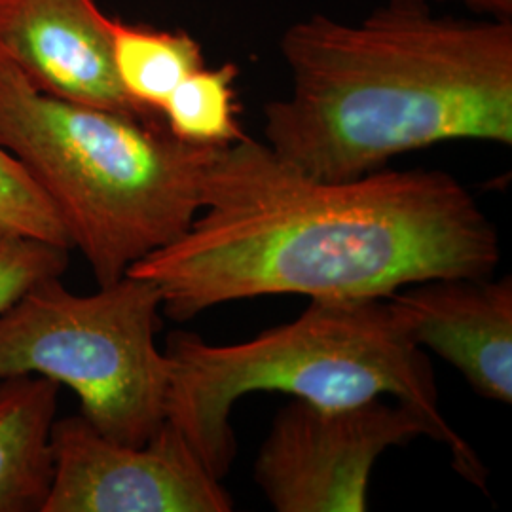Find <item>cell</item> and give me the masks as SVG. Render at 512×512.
<instances>
[{"label":"cell","instance_id":"1","mask_svg":"<svg viewBox=\"0 0 512 512\" xmlns=\"http://www.w3.org/2000/svg\"><path fill=\"white\" fill-rule=\"evenodd\" d=\"M499 238L473 194L440 169L313 179L243 137L220 147L183 236L135 262L175 321L236 300L387 298L433 279L488 277Z\"/></svg>","mask_w":512,"mask_h":512},{"label":"cell","instance_id":"2","mask_svg":"<svg viewBox=\"0 0 512 512\" xmlns=\"http://www.w3.org/2000/svg\"><path fill=\"white\" fill-rule=\"evenodd\" d=\"M279 52L291 92L264 107V145L313 179H357L448 141L512 143V19L385 0L359 21L298 19Z\"/></svg>","mask_w":512,"mask_h":512},{"label":"cell","instance_id":"3","mask_svg":"<svg viewBox=\"0 0 512 512\" xmlns=\"http://www.w3.org/2000/svg\"><path fill=\"white\" fill-rule=\"evenodd\" d=\"M165 421L181 431L203 465L222 478L236 458L232 408L255 391L340 408L384 399L412 406L429 421L459 475L484 488L486 471L439 408L431 361L404 330L385 298L311 300L287 325L230 346L192 332L167 338Z\"/></svg>","mask_w":512,"mask_h":512},{"label":"cell","instance_id":"4","mask_svg":"<svg viewBox=\"0 0 512 512\" xmlns=\"http://www.w3.org/2000/svg\"><path fill=\"white\" fill-rule=\"evenodd\" d=\"M0 147L54 205L99 287L190 228L220 148L184 143L164 120L40 92L2 50Z\"/></svg>","mask_w":512,"mask_h":512},{"label":"cell","instance_id":"5","mask_svg":"<svg viewBox=\"0 0 512 512\" xmlns=\"http://www.w3.org/2000/svg\"><path fill=\"white\" fill-rule=\"evenodd\" d=\"M160 310V291L135 275L93 294L48 277L0 313V380L37 374L67 385L101 435L141 446L165 421Z\"/></svg>","mask_w":512,"mask_h":512},{"label":"cell","instance_id":"6","mask_svg":"<svg viewBox=\"0 0 512 512\" xmlns=\"http://www.w3.org/2000/svg\"><path fill=\"white\" fill-rule=\"evenodd\" d=\"M418 437L439 433L408 404L321 408L294 399L260 448L256 482L277 512H365L374 463Z\"/></svg>","mask_w":512,"mask_h":512},{"label":"cell","instance_id":"7","mask_svg":"<svg viewBox=\"0 0 512 512\" xmlns=\"http://www.w3.org/2000/svg\"><path fill=\"white\" fill-rule=\"evenodd\" d=\"M54 482L42 512H230L234 501L181 431L141 444L101 435L82 414L54 421Z\"/></svg>","mask_w":512,"mask_h":512},{"label":"cell","instance_id":"8","mask_svg":"<svg viewBox=\"0 0 512 512\" xmlns=\"http://www.w3.org/2000/svg\"><path fill=\"white\" fill-rule=\"evenodd\" d=\"M0 50L40 92L164 120L124 92L112 61V18L95 0H0Z\"/></svg>","mask_w":512,"mask_h":512},{"label":"cell","instance_id":"9","mask_svg":"<svg viewBox=\"0 0 512 512\" xmlns=\"http://www.w3.org/2000/svg\"><path fill=\"white\" fill-rule=\"evenodd\" d=\"M408 336L459 370L478 395L512 403V279L450 277L389 294Z\"/></svg>","mask_w":512,"mask_h":512},{"label":"cell","instance_id":"10","mask_svg":"<svg viewBox=\"0 0 512 512\" xmlns=\"http://www.w3.org/2000/svg\"><path fill=\"white\" fill-rule=\"evenodd\" d=\"M59 387L37 374L0 380V512H42L46 505Z\"/></svg>","mask_w":512,"mask_h":512},{"label":"cell","instance_id":"11","mask_svg":"<svg viewBox=\"0 0 512 512\" xmlns=\"http://www.w3.org/2000/svg\"><path fill=\"white\" fill-rule=\"evenodd\" d=\"M112 61L129 99L162 116L169 95L205 65L202 46L184 31H154L112 19Z\"/></svg>","mask_w":512,"mask_h":512},{"label":"cell","instance_id":"12","mask_svg":"<svg viewBox=\"0 0 512 512\" xmlns=\"http://www.w3.org/2000/svg\"><path fill=\"white\" fill-rule=\"evenodd\" d=\"M239 71L234 63L202 69L186 76L169 95L162 118L184 143L200 147H228L245 137L239 126Z\"/></svg>","mask_w":512,"mask_h":512},{"label":"cell","instance_id":"13","mask_svg":"<svg viewBox=\"0 0 512 512\" xmlns=\"http://www.w3.org/2000/svg\"><path fill=\"white\" fill-rule=\"evenodd\" d=\"M0 230L73 249L54 205L27 169L0 147Z\"/></svg>","mask_w":512,"mask_h":512},{"label":"cell","instance_id":"14","mask_svg":"<svg viewBox=\"0 0 512 512\" xmlns=\"http://www.w3.org/2000/svg\"><path fill=\"white\" fill-rule=\"evenodd\" d=\"M69 249L0 230V313L48 277H61Z\"/></svg>","mask_w":512,"mask_h":512},{"label":"cell","instance_id":"15","mask_svg":"<svg viewBox=\"0 0 512 512\" xmlns=\"http://www.w3.org/2000/svg\"><path fill=\"white\" fill-rule=\"evenodd\" d=\"M429 2H454L486 18L512 19V0H429Z\"/></svg>","mask_w":512,"mask_h":512}]
</instances>
